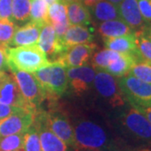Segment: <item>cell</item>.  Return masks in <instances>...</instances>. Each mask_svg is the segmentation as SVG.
<instances>
[{
    "label": "cell",
    "mask_w": 151,
    "mask_h": 151,
    "mask_svg": "<svg viewBox=\"0 0 151 151\" xmlns=\"http://www.w3.org/2000/svg\"><path fill=\"white\" fill-rule=\"evenodd\" d=\"M70 119L74 131L75 151H126L109 122L79 114Z\"/></svg>",
    "instance_id": "cell-1"
},
{
    "label": "cell",
    "mask_w": 151,
    "mask_h": 151,
    "mask_svg": "<svg viewBox=\"0 0 151 151\" xmlns=\"http://www.w3.org/2000/svg\"><path fill=\"white\" fill-rule=\"evenodd\" d=\"M109 123L129 149L130 146L134 148L151 145V124L144 114L129 103L116 109Z\"/></svg>",
    "instance_id": "cell-2"
},
{
    "label": "cell",
    "mask_w": 151,
    "mask_h": 151,
    "mask_svg": "<svg viewBox=\"0 0 151 151\" xmlns=\"http://www.w3.org/2000/svg\"><path fill=\"white\" fill-rule=\"evenodd\" d=\"M6 53L9 69L33 73L51 64L37 45L6 47Z\"/></svg>",
    "instance_id": "cell-3"
},
{
    "label": "cell",
    "mask_w": 151,
    "mask_h": 151,
    "mask_svg": "<svg viewBox=\"0 0 151 151\" xmlns=\"http://www.w3.org/2000/svg\"><path fill=\"white\" fill-rule=\"evenodd\" d=\"M46 93V99L55 101L63 96L68 88L66 68L57 62L33 72Z\"/></svg>",
    "instance_id": "cell-4"
},
{
    "label": "cell",
    "mask_w": 151,
    "mask_h": 151,
    "mask_svg": "<svg viewBox=\"0 0 151 151\" xmlns=\"http://www.w3.org/2000/svg\"><path fill=\"white\" fill-rule=\"evenodd\" d=\"M93 87L97 95L112 109L125 106L128 102L118 83V79L101 69H95Z\"/></svg>",
    "instance_id": "cell-5"
},
{
    "label": "cell",
    "mask_w": 151,
    "mask_h": 151,
    "mask_svg": "<svg viewBox=\"0 0 151 151\" xmlns=\"http://www.w3.org/2000/svg\"><path fill=\"white\" fill-rule=\"evenodd\" d=\"M9 71L16 81L29 108L34 113L40 109L41 104L46 99V93L33 73L16 69H9Z\"/></svg>",
    "instance_id": "cell-6"
},
{
    "label": "cell",
    "mask_w": 151,
    "mask_h": 151,
    "mask_svg": "<svg viewBox=\"0 0 151 151\" xmlns=\"http://www.w3.org/2000/svg\"><path fill=\"white\" fill-rule=\"evenodd\" d=\"M118 83L127 102L132 106H151V85L131 75L118 78Z\"/></svg>",
    "instance_id": "cell-7"
},
{
    "label": "cell",
    "mask_w": 151,
    "mask_h": 151,
    "mask_svg": "<svg viewBox=\"0 0 151 151\" xmlns=\"http://www.w3.org/2000/svg\"><path fill=\"white\" fill-rule=\"evenodd\" d=\"M46 125L65 145L75 150L76 142L74 131L69 116L64 112L52 108L44 111Z\"/></svg>",
    "instance_id": "cell-8"
},
{
    "label": "cell",
    "mask_w": 151,
    "mask_h": 151,
    "mask_svg": "<svg viewBox=\"0 0 151 151\" xmlns=\"http://www.w3.org/2000/svg\"><path fill=\"white\" fill-rule=\"evenodd\" d=\"M96 70L90 65L66 69L68 86L77 96H82L93 88Z\"/></svg>",
    "instance_id": "cell-9"
},
{
    "label": "cell",
    "mask_w": 151,
    "mask_h": 151,
    "mask_svg": "<svg viewBox=\"0 0 151 151\" xmlns=\"http://www.w3.org/2000/svg\"><path fill=\"white\" fill-rule=\"evenodd\" d=\"M33 125L36 129L42 151H68V146L49 129L41 108L35 113Z\"/></svg>",
    "instance_id": "cell-10"
},
{
    "label": "cell",
    "mask_w": 151,
    "mask_h": 151,
    "mask_svg": "<svg viewBox=\"0 0 151 151\" xmlns=\"http://www.w3.org/2000/svg\"><path fill=\"white\" fill-rule=\"evenodd\" d=\"M97 49V45L92 42L76 45L67 49L55 62L59 63L65 68L87 65Z\"/></svg>",
    "instance_id": "cell-11"
},
{
    "label": "cell",
    "mask_w": 151,
    "mask_h": 151,
    "mask_svg": "<svg viewBox=\"0 0 151 151\" xmlns=\"http://www.w3.org/2000/svg\"><path fill=\"white\" fill-rule=\"evenodd\" d=\"M35 119V113L23 109L18 113H13L5 119L0 120V137L8 135L26 133L32 126Z\"/></svg>",
    "instance_id": "cell-12"
},
{
    "label": "cell",
    "mask_w": 151,
    "mask_h": 151,
    "mask_svg": "<svg viewBox=\"0 0 151 151\" xmlns=\"http://www.w3.org/2000/svg\"><path fill=\"white\" fill-rule=\"evenodd\" d=\"M0 103L30 110L14 76L7 72L0 74Z\"/></svg>",
    "instance_id": "cell-13"
},
{
    "label": "cell",
    "mask_w": 151,
    "mask_h": 151,
    "mask_svg": "<svg viewBox=\"0 0 151 151\" xmlns=\"http://www.w3.org/2000/svg\"><path fill=\"white\" fill-rule=\"evenodd\" d=\"M37 45L51 63L55 62L65 52V50L56 37L54 28L50 23L45 24L41 28Z\"/></svg>",
    "instance_id": "cell-14"
},
{
    "label": "cell",
    "mask_w": 151,
    "mask_h": 151,
    "mask_svg": "<svg viewBox=\"0 0 151 151\" xmlns=\"http://www.w3.org/2000/svg\"><path fill=\"white\" fill-rule=\"evenodd\" d=\"M118 9L119 19L134 32L145 27V22L141 15L138 0H123L118 5Z\"/></svg>",
    "instance_id": "cell-15"
},
{
    "label": "cell",
    "mask_w": 151,
    "mask_h": 151,
    "mask_svg": "<svg viewBox=\"0 0 151 151\" xmlns=\"http://www.w3.org/2000/svg\"><path fill=\"white\" fill-rule=\"evenodd\" d=\"M42 26L35 22L29 21L18 27L9 45L17 47L37 45Z\"/></svg>",
    "instance_id": "cell-16"
},
{
    "label": "cell",
    "mask_w": 151,
    "mask_h": 151,
    "mask_svg": "<svg viewBox=\"0 0 151 151\" xmlns=\"http://www.w3.org/2000/svg\"><path fill=\"white\" fill-rule=\"evenodd\" d=\"M93 40L94 36L87 27L81 25H70L60 43L65 51L67 49L76 45L92 43Z\"/></svg>",
    "instance_id": "cell-17"
},
{
    "label": "cell",
    "mask_w": 151,
    "mask_h": 151,
    "mask_svg": "<svg viewBox=\"0 0 151 151\" xmlns=\"http://www.w3.org/2000/svg\"><path fill=\"white\" fill-rule=\"evenodd\" d=\"M67 19L70 25H81L87 27L92 24V15L89 9L81 0L66 3Z\"/></svg>",
    "instance_id": "cell-18"
},
{
    "label": "cell",
    "mask_w": 151,
    "mask_h": 151,
    "mask_svg": "<svg viewBox=\"0 0 151 151\" xmlns=\"http://www.w3.org/2000/svg\"><path fill=\"white\" fill-rule=\"evenodd\" d=\"M138 61L140 60L136 55L121 53L118 59L113 60L112 63H110L103 70L115 77H121L128 75L131 68Z\"/></svg>",
    "instance_id": "cell-19"
},
{
    "label": "cell",
    "mask_w": 151,
    "mask_h": 151,
    "mask_svg": "<svg viewBox=\"0 0 151 151\" xmlns=\"http://www.w3.org/2000/svg\"><path fill=\"white\" fill-rule=\"evenodd\" d=\"M98 33L103 40L115 38L134 33L122 19H116L113 20L101 22L98 26Z\"/></svg>",
    "instance_id": "cell-20"
},
{
    "label": "cell",
    "mask_w": 151,
    "mask_h": 151,
    "mask_svg": "<svg viewBox=\"0 0 151 151\" xmlns=\"http://www.w3.org/2000/svg\"><path fill=\"white\" fill-rule=\"evenodd\" d=\"M103 42L107 49L117 51L119 53H129L137 55L134 33L119 37L105 39L103 40Z\"/></svg>",
    "instance_id": "cell-21"
},
{
    "label": "cell",
    "mask_w": 151,
    "mask_h": 151,
    "mask_svg": "<svg viewBox=\"0 0 151 151\" xmlns=\"http://www.w3.org/2000/svg\"><path fill=\"white\" fill-rule=\"evenodd\" d=\"M89 9L92 18L99 22L108 21L119 19L118 6L108 0H100Z\"/></svg>",
    "instance_id": "cell-22"
},
{
    "label": "cell",
    "mask_w": 151,
    "mask_h": 151,
    "mask_svg": "<svg viewBox=\"0 0 151 151\" xmlns=\"http://www.w3.org/2000/svg\"><path fill=\"white\" fill-rule=\"evenodd\" d=\"M136 53L139 60L151 63V40L145 32L144 29L135 31Z\"/></svg>",
    "instance_id": "cell-23"
},
{
    "label": "cell",
    "mask_w": 151,
    "mask_h": 151,
    "mask_svg": "<svg viewBox=\"0 0 151 151\" xmlns=\"http://www.w3.org/2000/svg\"><path fill=\"white\" fill-rule=\"evenodd\" d=\"M30 16V0H12L13 21L18 24L27 23Z\"/></svg>",
    "instance_id": "cell-24"
},
{
    "label": "cell",
    "mask_w": 151,
    "mask_h": 151,
    "mask_svg": "<svg viewBox=\"0 0 151 151\" xmlns=\"http://www.w3.org/2000/svg\"><path fill=\"white\" fill-rule=\"evenodd\" d=\"M48 22L53 26L69 23L66 14V3L64 0H60L50 6L48 9Z\"/></svg>",
    "instance_id": "cell-25"
},
{
    "label": "cell",
    "mask_w": 151,
    "mask_h": 151,
    "mask_svg": "<svg viewBox=\"0 0 151 151\" xmlns=\"http://www.w3.org/2000/svg\"><path fill=\"white\" fill-rule=\"evenodd\" d=\"M30 21L40 25L48 22V6L44 0H30Z\"/></svg>",
    "instance_id": "cell-26"
},
{
    "label": "cell",
    "mask_w": 151,
    "mask_h": 151,
    "mask_svg": "<svg viewBox=\"0 0 151 151\" xmlns=\"http://www.w3.org/2000/svg\"><path fill=\"white\" fill-rule=\"evenodd\" d=\"M120 54L121 53L107 48L99 50V51H96L91 59L92 66H93L95 69L103 70L105 67H107L110 63H112L113 60L118 59Z\"/></svg>",
    "instance_id": "cell-27"
},
{
    "label": "cell",
    "mask_w": 151,
    "mask_h": 151,
    "mask_svg": "<svg viewBox=\"0 0 151 151\" xmlns=\"http://www.w3.org/2000/svg\"><path fill=\"white\" fill-rule=\"evenodd\" d=\"M24 134H15L0 137V151H17L24 149Z\"/></svg>",
    "instance_id": "cell-28"
},
{
    "label": "cell",
    "mask_w": 151,
    "mask_h": 151,
    "mask_svg": "<svg viewBox=\"0 0 151 151\" xmlns=\"http://www.w3.org/2000/svg\"><path fill=\"white\" fill-rule=\"evenodd\" d=\"M18 25L14 21L0 19V46L9 47Z\"/></svg>",
    "instance_id": "cell-29"
},
{
    "label": "cell",
    "mask_w": 151,
    "mask_h": 151,
    "mask_svg": "<svg viewBox=\"0 0 151 151\" xmlns=\"http://www.w3.org/2000/svg\"><path fill=\"white\" fill-rule=\"evenodd\" d=\"M129 75L151 85V64L145 60L138 61L131 68Z\"/></svg>",
    "instance_id": "cell-30"
},
{
    "label": "cell",
    "mask_w": 151,
    "mask_h": 151,
    "mask_svg": "<svg viewBox=\"0 0 151 151\" xmlns=\"http://www.w3.org/2000/svg\"><path fill=\"white\" fill-rule=\"evenodd\" d=\"M23 150L24 151H42L37 130L33 124L24 134Z\"/></svg>",
    "instance_id": "cell-31"
},
{
    "label": "cell",
    "mask_w": 151,
    "mask_h": 151,
    "mask_svg": "<svg viewBox=\"0 0 151 151\" xmlns=\"http://www.w3.org/2000/svg\"><path fill=\"white\" fill-rule=\"evenodd\" d=\"M141 15L146 25L151 24V0H138Z\"/></svg>",
    "instance_id": "cell-32"
},
{
    "label": "cell",
    "mask_w": 151,
    "mask_h": 151,
    "mask_svg": "<svg viewBox=\"0 0 151 151\" xmlns=\"http://www.w3.org/2000/svg\"><path fill=\"white\" fill-rule=\"evenodd\" d=\"M0 19L13 21L12 0H0Z\"/></svg>",
    "instance_id": "cell-33"
},
{
    "label": "cell",
    "mask_w": 151,
    "mask_h": 151,
    "mask_svg": "<svg viewBox=\"0 0 151 151\" xmlns=\"http://www.w3.org/2000/svg\"><path fill=\"white\" fill-rule=\"evenodd\" d=\"M23 109H24V108L10 106V105H6V104L0 103V120L3 119H5L7 117H9V115L13 114V113H18V112L23 110Z\"/></svg>",
    "instance_id": "cell-34"
},
{
    "label": "cell",
    "mask_w": 151,
    "mask_h": 151,
    "mask_svg": "<svg viewBox=\"0 0 151 151\" xmlns=\"http://www.w3.org/2000/svg\"><path fill=\"white\" fill-rule=\"evenodd\" d=\"M9 71V63H8V57L6 53V47L0 46V74L6 73Z\"/></svg>",
    "instance_id": "cell-35"
},
{
    "label": "cell",
    "mask_w": 151,
    "mask_h": 151,
    "mask_svg": "<svg viewBox=\"0 0 151 151\" xmlns=\"http://www.w3.org/2000/svg\"><path fill=\"white\" fill-rule=\"evenodd\" d=\"M132 106V105H131ZM137 110H139L142 114L145 115L147 120L150 122L151 124V106H147V107H141V106H133Z\"/></svg>",
    "instance_id": "cell-36"
},
{
    "label": "cell",
    "mask_w": 151,
    "mask_h": 151,
    "mask_svg": "<svg viewBox=\"0 0 151 151\" xmlns=\"http://www.w3.org/2000/svg\"><path fill=\"white\" fill-rule=\"evenodd\" d=\"M126 151H151V145L138 146V147L129 149V150H127Z\"/></svg>",
    "instance_id": "cell-37"
},
{
    "label": "cell",
    "mask_w": 151,
    "mask_h": 151,
    "mask_svg": "<svg viewBox=\"0 0 151 151\" xmlns=\"http://www.w3.org/2000/svg\"><path fill=\"white\" fill-rule=\"evenodd\" d=\"M81 2H82V4H84L85 6H86L87 8H90V7H92L96 3H97L98 1H100V0H81Z\"/></svg>",
    "instance_id": "cell-38"
},
{
    "label": "cell",
    "mask_w": 151,
    "mask_h": 151,
    "mask_svg": "<svg viewBox=\"0 0 151 151\" xmlns=\"http://www.w3.org/2000/svg\"><path fill=\"white\" fill-rule=\"evenodd\" d=\"M144 30L146 33V35H148V37L151 40V24L150 25H145V27L144 28Z\"/></svg>",
    "instance_id": "cell-39"
},
{
    "label": "cell",
    "mask_w": 151,
    "mask_h": 151,
    "mask_svg": "<svg viewBox=\"0 0 151 151\" xmlns=\"http://www.w3.org/2000/svg\"><path fill=\"white\" fill-rule=\"evenodd\" d=\"M45 2V4H47V6L52 5V4H54L55 3H56V2H59L60 0H44Z\"/></svg>",
    "instance_id": "cell-40"
},
{
    "label": "cell",
    "mask_w": 151,
    "mask_h": 151,
    "mask_svg": "<svg viewBox=\"0 0 151 151\" xmlns=\"http://www.w3.org/2000/svg\"><path fill=\"white\" fill-rule=\"evenodd\" d=\"M108 1H109V2H111L112 4H113L118 6L123 0H108Z\"/></svg>",
    "instance_id": "cell-41"
},
{
    "label": "cell",
    "mask_w": 151,
    "mask_h": 151,
    "mask_svg": "<svg viewBox=\"0 0 151 151\" xmlns=\"http://www.w3.org/2000/svg\"><path fill=\"white\" fill-rule=\"evenodd\" d=\"M65 3H69V2H72V1H76V0H64Z\"/></svg>",
    "instance_id": "cell-42"
},
{
    "label": "cell",
    "mask_w": 151,
    "mask_h": 151,
    "mask_svg": "<svg viewBox=\"0 0 151 151\" xmlns=\"http://www.w3.org/2000/svg\"><path fill=\"white\" fill-rule=\"evenodd\" d=\"M17 151H24V150H17Z\"/></svg>",
    "instance_id": "cell-43"
},
{
    "label": "cell",
    "mask_w": 151,
    "mask_h": 151,
    "mask_svg": "<svg viewBox=\"0 0 151 151\" xmlns=\"http://www.w3.org/2000/svg\"><path fill=\"white\" fill-rule=\"evenodd\" d=\"M150 64H151V63H150Z\"/></svg>",
    "instance_id": "cell-44"
}]
</instances>
